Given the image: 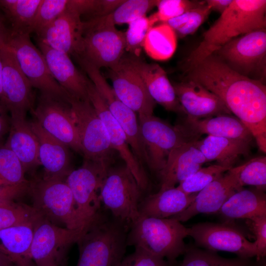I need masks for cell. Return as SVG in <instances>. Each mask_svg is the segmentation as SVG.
Listing matches in <instances>:
<instances>
[{
    "instance_id": "8fae6325",
    "label": "cell",
    "mask_w": 266,
    "mask_h": 266,
    "mask_svg": "<svg viewBox=\"0 0 266 266\" xmlns=\"http://www.w3.org/2000/svg\"><path fill=\"white\" fill-rule=\"evenodd\" d=\"M138 122L146 165L159 175L172 150L190 140L178 125L172 126L153 115L138 117Z\"/></svg>"
},
{
    "instance_id": "3957f363",
    "label": "cell",
    "mask_w": 266,
    "mask_h": 266,
    "mask_svg": "<svg viewBox=\"0 0 266 266\" xmlns=\"http://www.w3.org/2000/svg\"><path fill=\"white\" fill-rule=\"evenodd\" d=\"M127 230L104 214L81 234L76 241V266H119L125 257Z\"/></svg>"
},
{
    "instance_id": "e575fe53",
    "label": "cell",
    "mask_w": 266,
    "mask_h": 266,
    "mask_svg": "<svg viewBox=\"0 0 266 266\" xmlns=\"http://www.w3.org/2000/svg\"><path fill=\"white\" fill-rule=\"evenodd\" d=\"M157 0H124L111 13L101 17L86 20L98 25L115 26L116 25L129 24L143 16L156 6Z\"/></svg>"
},
{
    "instance_id": "7a4b0ae2",
    "label": "cell",
    "mask_w": 266,
    "mask_h": 266,
    "mask_svg": "<svg viewBox=\"0 0 266 266\" xmlns=\"http://www.w3.org/2000/svg\"><path fill=\"white\" fill-rule=\"evenodd\" d=\"M266 12L265 0H233L203 33L202 41L187 58V68L238 36L258 29H266Z\"/></svg>"
},
{
    "instance_id": "603a6c76",
    "label": "cell",
    "mask_w": 266,
    "mask_h": 266,
    "mask_svg": "<svg viewBox=\"0 0 266 266\" xmlns=\"http://www.w3.org/2000/svg\"><path fill=\"white\" fill-rule=\"evenodd\" d=\"M241 189L231 168L198 192L186 209L171 217L185 222L199 214L218 212L227 200Z\"/></svg>"
},
{
    "instance_id": "9c48e42d",
    "label": "cell",
    "mask_w": 266,
    "mask_h": 266,
    "mask_svg": "<svg viewBox=\"0 0 266 266\" xmlns=\"http://www.w3.org/2000/svg\"><path fill=\"white\" fill-rule=\"evenodd\" d=\"M6 45L11 50L25 75L40 95L67 101L68 95L52 76L43 55L28 33H10Z\"/></svg>"
},
{
    "instance_id": "836d02e7",
    "label": "cell",
    "mask_w": 266,
    "mask_h": 266,
    "mask_svg": "<svg viewBox=\"0 0 266 266\" xmlns=\"http://www.w3.org/2000/svg\"><path fill=\"white\" fill-rule=\"evenodd\" d=\"M42 0H0L12 33H28Z\"/></svg>"
},
{
    "instance_id": "f5cc1de1",
    "label": "cell",
    "mask_w": 266,
    "mask_h": 266,
    "mask_svg": "<svg viewBox=\"0 0 266 266\" xmlns=\"http://www.w3.org/2000/svg\"><path fill=\"white\" fill-rule=\"evenodd\" d=\"M0 266H15L4 254L0 252Z\"/></svg>"
},
{
    "instance_id": "2e32d148",
    "label": "cell",
    "mask_w": 266,
    "mask_h": 266,
    "mask_svg": "<svg viewBox=\"0 0 266 266\" xmlns=\"http://www.w3.org/2000/svg\"><path fill=\"white\" fill-rule=\"evenodd\" d=\"M85 73L124 131L132 151L143 166L146 164V157L136 113L119 100L100 69L93 66H89L85 69Z\"/></svg>"
},
{
    "instance_id": "ffe728a7",
    "label": "cell",
    "mask_w": 266,
    "mask_h": 266,
    "mask_svg": "<svg viewBox=\"0 0 266 266\" xmlns=\"http://www.w3.org/2000/svg\"><path fill=\"white\" fill-rule=\"evenodd\" d=\"M83 22L69 4L65 11L36 35V39L50 47L74 57L80 53Z\"/></svg>"
},
{
    "instance_id": "8d00e7d4",
    "label": "cell",
    "mask_w": 266,
    "mask_h": 266,
    "mask_svg": "<svg viewBox=\"0 0 266 266\" xmlns=\"http://www.w3.org/2000/svg\"><path fill=\"white\" fill-rule=\"evenodd\" d=\"M239 186H252L265 191L266 186V157H255L244 164L231 168Z\"/></svg>"
},
{
    "instance_id": "4316f807",
    "label": "cell",
    "mask_w": 266,
    "mask_h": 266,
    "mask_svg": "<svg viewBox=\"0 0 266 266\" xmlns=\"http://www.w3.org/2000/svg\"><path fill=\"white\" fill-rule=\"evenodd\" d=\"M30 123L39 143V160L44 168L42 177L66 180L72 170L68 147L44 130L36 120Z\"/></svg>"
},
{
    "instance_id": "4fadbf2b",
    "label": "cell",
    "mask_w": 266,
    "mask_h": 266,
    "mask_svg": "<svg viewBox=\"0 0 266 266\" xmlns=\"http://www.w3.org/2000/svg\"><path fill=\"white\" fill-rule=\"evenodd\" d=\"M83 22L81 50L75 56L84 59L99 69L116 65L125 54V33L114 26Z\"/></svg>"
},
{
    "instance_id": "52a82bcc",
    "label": "cell",
    "mask_w": 266,
    "mask_h": 266,
    "mask_svg": "<svg viewBox=\"0 0 266 266\" xmlns=\"http://www.w3.org/2000/svg\"><path fill=\"white\" fill-rule=\"evenodd\" d=\"M29 194L32 199V206L41 215L55 224L81 230L73 196L65 180L37 179L31 181Z\"/></svg>"
},
{
    "instance_id": "f546056e",
    "label": "cell",
    "mask_w": 266,
    "mask_h": 266,
    "mask_svg": "<svg viewBox=\"0 0 266 266\" xmlns=\"http://www.w3.org/2000/svg\"><path fill=\"white\" fill-rule=\"evenodd\" d=\"M36 220L0 230V252L15 266H35L31 246Z\"/></svg>"
},
{
    "instance_id": "7c38bea8",
    "label": "cell",
    "mask_w": 266,
    "mask_h": 266,
    "mask_svg": "<svg viewBox=\"0 0 266 266\" xmlns=\"http://www.w3.org/2000/svg\"><path fill=\"white\" fill-rule=\"evenodd\" d=\"M83 232L62 228L40 215L34 224L31 255L35 266L67 264L69 248Z\"/></svg>"
},
{
    "instance_id": "5bb4252c",
    "label": "cell",
    "mask_w": 266,
    "mask_h": 266,
    "mask_svg": "<svg viewBox=\"0 0 266 266\" xmlns=\"http://www.w3.org/2000/svg\"><path fill=\"white\" fill-rule=\"evenodd\" d=\"M2 62L1 104L10 117H26L34 110L33 88L21 70L15 55L5 45L0 49Z\"/></svg>"
},
{
    "instance_id": "816d5d0a",
    "label": "cell",
    "mask_w": 266,
    "mask_h": 266,
    "mask_svg": "<svg viewBox=\"0 0 266 266\" xmlns=\"http://www.w3.org/2000/svg\"><path fill=\"white\" fill-rule=\"evenodd\" d=\"M2 62L0 51V113L2 114H6V112L3 109L1 104V99L2 96Z\"/></svg>"
},
{
    "instance_id": "9a60e30c",
    "label": "cell",
    "mask_w": 266,
    "mask_h": 266,
    "mask_svg": "<svg viewBox=\"0 0 266 266\" xmlns=\"http://www.w3.org/2000/svg\"><path fill=\"white\" fill-rule=\"evenodd\" d=\"M188 228V236L205 249L234 253L238 257H258L256 243L248 240L239 229L227 224L199 223Z\"/></svg>"
},
{
    "instance_id": "6da1fadb",
    "label": "cell",
    "mask_w": 266,
    "mask_h": 266,
    "mask_svg": "<svg viewBox=\"0 0 266 266\" xmlns=\"http://www.w3.org/2000/svg\"><path fill=\"white\" fill-rule=\"evenodd\" d=\"M186 80L215 94L249 129L259 149L266 152V86L240 75L211 54L186 68Z\"/></svg>"
},
{
    "instance_id": "e0dca14e",
    "label": "cell",
    "mask_w": 266,
    "mask_h": 266,
    "mask_svg": "<svg viewBox=\"0 0 266 266\" xmlns=\"http://www.w3.org/2000/svg\"><path fill=\"white\" fill-rule=\"evenodd\" d=\"M32 113L44 130L82 154L71 107L67 101L40 95Z\"/></svg>"
},
{
    "instance_id": "7bdbcfd3",
    "label": "cell",
    "mask_w": 266,
    "mask_h": 266,
    "mask_svg": "<svg viewBox=\"0 0 266 266\" xmlns=\"http://www.w3.org/2000/svg\"><path fill=\"white\" fill-rule=\"evenodd\" d=\"M128 24L125 32L126 51L131 55L139 57L146 35L154 24L149 17L138 18Z\"/></svg>"
},
{
    "instance_id": "d4e9b609",
    "label": "cell",
    "mask_w": 266,
    "mask_h": 266,
    "mask_svg": "<svg viewBox=\"0 0 266 266\" xmlns=\"http://www.w3.org/2000/svg\"><path fill=\"white\" fill-rule=\"evenodd\" d=\"M172 85L187 116L202 119L221 114H232L215 94L199 83L185 80Z\"/></svg>"
},
{
    "instance_id": "83f0119b",
    "label": "cell",
    "mask_w": 266,
    "mask_h": 266,
    "mask_svg": "<svg viewBox=\"0 0 266 266\" xmlns=\"http://www.w3.org/2000/svg\"><path fill=\"white\" fill-rule=\"evenodd\" d=\"M10 118L8 136L4 145L18 158L25 172L33 170L40 165L37 138L26 117Z\"/></svg>"
},
{
    "instance_id": "ac0fdd59",
    "label": "cell",
    "mask_w": 266,
    "mask_h": 266,
    "mask_svg": "<svg viewBox=\"0 0 266 266\" xmlns=\"http://www.w3.org/2000/svg\"><path fill=\"white\" fill-rule=\"evenodd\" d=\"M107 75L118 98L137 113L138 117L153 115L156 102L140 77L129 65L124 56L116 65L108 68Z\"/></svg>"
},
{
    "instance_id": "11a10c76",
    "label": "cell",
    "mask_w": 266,
    "mask_h": 266,
    "mask_svg": "<svg viewBox=\"0 0 266 266\" xmlns=\"http://www.w3.org/2000/svg\"><path fill=\"white\" fill-rule=\"evenodd\" d=\"M259 266H266V264H263V265Z\"/></svg>"
},
{
    "instance_id": "8992f818",
    "label": "cell",
    "mask_w": 266,
    "mask_h": 266,
    "mask_svg": "<svg viewBox=\"0 0 266 266\" xmlns=\"http://www.w3.org/2000/svg\"><path fill=\"white\" fill-rule=\"evenodd\" d=\"M111 161L85 160L66 178L76 205L79 226L84 232L102 214L100 189Z\"/></svg>"
},
{
    "instance_id": "7402d4cb",
    "label": "cell",
    "mask_w": 266,
    "mask_h": 266,
    "mask_svg": "<svg viewBox=\"0 0 266 266\" xmlns=\"http://www.w3.org/2000/svg\"><path fill=\"white\" fill-rule=\"evenodd\" d=\"M38 47L54 79L73 98L88 100L89 78L78 70L67 54L55 50L36 39Z\"/></svg>"
},
{
    "instance_id": "d6a6232c",
    "label": "cell",
    "mask_w": 266,
    "mask_h": 266,
    "mask_svg": "<svg viewBox=\"0 0 266 266\" xmlns=\"http://www.w3.org/2000/svg\"><path fill=\"white\" fill-rule=\"evenodd\" d=\"M176 47L177 36L166 23L152 27L143 44L146 54L157 61H165L170 58Z\"/></svg>"
},
{
    "instance_id": "d6986e66",
    "label": "cell",
    "mask_w": 266,
    "mask_h": 266,
    "mask_svg": "<svg viewBox=\"0 0 266 266\" xmlns=\"http://www.w3.org/2000/svg\"><path fill=\"white\" fill-rule=\"evenodd\" d=\"M88 94L91 103L105 126L111 147L119 153L142 191L147 190L149 181L143 166L132 151L124 131L111 114L90 79L88 84Z\"/></svg>"
},
{
    "instance_id": "277c9868",
    "label": "cell",
    "mask_w": 266,
    "mask_h": 266,
    "mask_svg": "<svg viewBox=\"0 0 266 266\" xmlns=\"http://www.w3.org/2000/svg\"><path fill=\"white\" fill-rule=\"evenodd\" d=\"M128 232V245L163 258L172 266L187 249L184 239L188 236V228L172 217L140 216Z\"/></svg>"
},
{
    "instance_id": "1f68e13d",
    "label": "cell",
    "mask_w": 266,
    "mask_h": 266,
    "mask_svg": "<svg viewBox=\"0 0 266 266\" xmlns=\"http://www.w3.org/2000/svg\"><path fill=\"white\" fill-rule=\"evenodd\" d=\"M218 212L230 219L251 220L266 216V194L256 188H242L232 195Z\"/></svg>"
},
{
    "instance_id": "db71d44e",
    "label": "cell",
    "mask_w": 266,
    "mask_h": 266,
    "mask_svg": "<svg viewBox=\"0 0 266 266\" xmlns=\"http://www.w3.org/2000/svg\"><path fill=\"white\" fill-rule=\"evenodd\" d=\"M67 264L65 265H50V266H66Z\"/></svg>"
},
{
    "instance_id": "9f6ffc18",
    "label": "cell",
    "mask_w": 266,
    "mask_h": 266,
    "mask_svg": "<svg viewBox=\"0 0 266 266\" xmlns=\"http://www.w3.org/2000/svg\"></svg>"
},
{
    "instance_id": "ab89813d",
    "label": "cell",
    "mask_w": 266,
    "mask_h": 266,
    "mask_svg": "<svg viewBox=\"0 0 266 266\" xmlns=\"http://www.w3.org/2000/svg\"><path fill=\"white\" fill-rule=\"evenodd\" d=\"M231 168L217 164L201 167L176 187L188 195L198 193Z\"/></svg>"
},
{
    "instance_id": "7dc6e473",
    "label": "cell",
    "mask_w": 266,
    "mask_h": 266,
    "mask_svg": "<svg viewBox=\"0 0 266 266\" xmlns=\"http://www.w3.org/2000/svg\"><path fill=\"white\" fill-rule=\"evenodd\" d=\"M31 181L16 185H0V206L17 202L16 200L29 194Z\"/></svg>"
},
{
    "instance_id": "484cf974",
    "label": "cell",
    "mask_w": 266,
    "mask_h": 266,
    "mask_svg": "<svg viewBox=\"0 0 266 266\" xmlns=\"http://www.w3.org/2000/svg\"><path fill=\"white\" fill-rule=\"evenodd\" d=\"M195 141L183 142L170 152L164 168L159 174L160 190L175 187L207 162L195 146Z\"/></svg>"
},
{
    "instance_id": "ee69618b",
    "label": "cell",
    "mask_w": 266,
    "mask_h": 266,
    "mask_svg": "<svg viewBox=\"0 0 266 266\" xmlns=\"http://www.w3.org/2000/svg\"><path fill=\"white\" fill-rule=\"evenodd\" d=\"M202 1L188 0H157L158 11L152 14L157 22L166 23L187 11L202 4Z\"/></svg>"
},
{
    "instance_id": "74e56055",
    "label": "cell",
    "mask_w": 266,
    "mask_h": 266,
    "mask_svg": "<svg viewBox=\"0 0 266 266\" xmlns=\"http://www.w3.org/2000/svg\"><path fill=\"white\" fill-rule=\"evenodd\" d=\"M211 10L205 1L181 15L166 22L175 32L177 37H184L194 34L205 22Z\"/></svg>"
},
{
    "instance_id": "b9f144b4",
    "label": "cell",
    "mask_w": 266,
    "mask_h": 266,
    "mask_svg": "<svg viewBox=\"0 0 266 266\" xmlns=\"http://www.w3.org/2000/svg\"><path fill=\"white\" fill-rule=\"evenodd\" d=\"M40 215L32 205L18 201L0 206V230L35 221Z\"/></svg>"
},
{
    "instance_id": "f35d334b",
    "label": "cell",
    "mask_w": 266,
    "mask_h": 266,
    "mask_svg": "<svg viewBox=\"0 0 266 266\" xmlns=\"http://www.w3.org/2000/svg\"><path fill=\"white\" fill-rule=\"evenodd\" d=\"M16 155L4 145L0 146V185L11 186L29 181Z\"/></svg>"
},
{
    "instance_id": "f6af8a7d",
    "label": "cell",
    "mask_w": 266,
    "mask_h": 266,
    "mask_svg": "<svg viewBox=\"0 0 266 266\" xmlns=\"http://www.w3.org/2000/svg\"><path fill=\"white\" fill-rule=\"evenodd\" d=\"M119 266H172L166 259L140 248L124 257Z\"/></svg>"
},
{
    "instance_id": "4dcf8cb0",
    "label": "cell",
    "mask_w": 266,
    "mask_h": 266,
    "mask_svg": "<svg viewBox=\"0 0 266 266\" xmlns=\"http://www.w3.org/2000/svg\"><path fill=\"white\" fill-rule=\"evenodd\" d=\"M250 142L207 135L195 141L196 147L207 162L216 161L217 164L232 168L237 160L250 152Z\"/></svg>"
},
{
    "instance_id": "681fc988",
    "label": "cell",
    "mask_w": 266,
    "mask_h": 266,
    "mask_svg": "<svg viewBox=\"0 0 266 266\" xmlns=\"http://www.w3.org/2000/svg\"><path fill=\"white\" fill-rule=\"evenodd\" d=\"M10 120L6 114L0 113V146L4 145L2 141L4 136L9 132L10 128Z\"/></svg>"
},
{
    "instance_id": "c3c4849f",
    "label": "cell",
    "mask_w": 266,
    "mask_h": 266,
    "mask_svg": "<svg viewBox=\"0 0 266 266\" xmlns=\"http://www.w3.org/2000/svg\"><path fill=\"white\" fill-rule=\"evenodd\" d=\"M233 0H204L206 5L212 11H217L221 14L223 13L229 6Z\"/></svg>"
},
{
    "instance_id": "bcb514c9",
    "label": "cell",
    "mask_w": 266,
    "mask_h": 266,
    "mask_svg": "<svg viewBox=\"0 0 266 266\" xmlns=\"http://www.w3.org/2000/svg\"><path fill=\"white\" fill-rule=\"evenodd\" d=\"M251 231L255 237L257 250V261L264 258L266 254V216L247 220Z\"/></svg>"
},
{
    "instance_id": "f907efd6",
    "label": "cell",
    "mask_w": 266,
    "mask_h": 266,
    "mask_svg": "<svg viewBox=\"0 0 266 266\" xmlns=\"http://www.w3.org/2000/svg\"><path fill=\"white\" fill-rule=\"evenodd\" d=\"M10 33V30L5 27L0 17V49L6 44Z\"/></svg>"
},
{
    "instance_id": "60d3db41",
    "label": "cell",
    "mask_w": 266,
    "mask_h": 266,
    "mask_svg": "<svg viewBox=\"0 0 266 266\" xmlns=\"http://www.w3.org/2000/svg\"><path fill=\"white\" fill-rule=\"evenodd\" d=\"M69 0H42L35 16L29 28L28 33L40 32L58 17L67 7Z\"/></svg>"
},
{
    "instance_id": "d590c367",
    "label": "cell",
    "mask_w": 266,
    "mask_h": 266,
    "mask_svg": "<svg viewBox=\"0 0 266 266\" xmlns=\"http://www.w3.org/2000/svg\"><path fill=\"white\" fill-rule=\"evenodd\" d=\"M180 266H253L250 259L225 258L215 251L187 247Z\"/></svg>"
},
{
    "instance_id": "5b68a950",
    "label": "cell",
    "mask_w": 266,
    "mask_h": 266,
    "mask_svg": "<svg viewBox=\"0 0 266 266\" xmlns=\"http://www.w3.org/2000/svg\"><path fill=\"white\" fill-rule=\"evenodd\" d=\"M142 191L125 165L110 167L102 181L100 189L101 203L128 232L140 217L138 205Z\"/></svg>"
},
{
    "instance_id": "30bf717a",
    "label": "cell",
    "mask_w": 266,
    "mask_h": 266,
    "mask_svg": "<svg viewBox=\"0 0 266 266\" xmlns=\"http://www.w3.org/2000/svg\"><path fill=\"white\" fill-rule=\"evenodd\" d=\"M69 103L85 160L112 161L114 150L105 126L89 100L68 96Z\"/></svg>"
},
{
    "instance_id": "f1b7e54d",
    "label": "cell",
    "mask_w": 266,
    "mask_h": 266,
    "mask_svg": "<svg viewBox=\"0 0 266 266\" xmlns=\"http://www.w3.org/2000/svg\"><path fill=\"white\" fill-rule=\"evenodd\" d=\"M197 194L188 195L175 187L160 190L141 199L138 205L140 216L156 218L174 216L186 209Z\"/></svg>"
},
{
    "instance_id": "ba28073f",
    "label": "cell",
    "mask_w": 266,
    "mask_h": 266,
    "mask_svg": "<svg viewBox=\"0 0 266 266\" xmlns=\"http://www.w3.org/2000/svg\"><path fill=\"white\" fill-rule=\"evenodd\" d=\"M237 73L263 83L266 74V30L258 29L236 37L213 54Z\"/></svg>"
},
{
    "instance_id": "44dd1931",
    "label": "cell",
    "mask_w": 266,
    "mask_h": 266,
    "mask_svg": "<svg viewBox=\"0 0 266 266\" xmlns=\"http://www.w3.org/2000/svg\"><path fill=\"white\" fill-rule=\"evenodd\" d=\"M129 65L140 77L153 100L166 110L186 115L179 103L173 85L165 70L158 64L147 63L140 57L124 55Z\"/></svg>"
},
{
    "instance_id": "cb8c5ba5",
    "label": "cell",
    "mask_w": 266,
    "mask_h": 266,
    "mask_svg": "<svg viewBox=\"0 0 266 266\" xmlns=\"http://www.w3.org/2000/svg\"><path fill=\"white\" fill-rule=\"evenodd\" d=\"M178 125L190 141L198 140L203 134L250 142L253 138L246 126L232 114H221L202 119L186 116L183 122Z\"/></svg>"
}]
</instances>
